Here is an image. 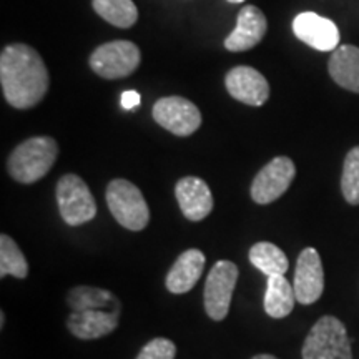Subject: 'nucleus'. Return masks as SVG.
Wrapping results in <instances>:
<instances>
[{
	"label": "nucleus",
	"instance_id": "nucleus-1",
	"mask_svg": "<svg viewBox=\"0 0 359 359\" xmlns=\"http://www.w3.org/2000/svg\"><path fill=\"white\" fill-rule=\"evenodd\" d=\"M0 83L8 105L19 110L32 109L48 90L47 65L29 45H7L0 53Z\"/></svg>",
	"mask_w": 359,
	"mask_h": 359
},
{
	"label": "nucleus",
	"instance_id": "nucleus-2",
	"mask_svg": "<svg viewBox=\"0 0 359 359\" xmlns=\"http://www.w3.org/2000/svg\"><path fill=\"white\" fill-rule=\"evenodd\" d=\"M58 156V145L50 137H34L13 148L7 172L22 185L39 182L50 172Z\"/></svg>",
	"mask_w": 359,
	"mask_h": 359
},
{
	"label": "nucleus",
	"instance_id": "nucleus-3",
	"mask_svg": "<svg viewBox=\"0 0 359 359\" xmlns=\"http://www.w3.org/2000/svg\"><path fill=\"white\" fill-rule=\"evenodd\" d=\"M302 356L303 359H353L346 326L334 316L320 318L304 339Z\"/></svg>",
	"mask_w": 359,
	"mask_h": 359
},
{
	"label": "nucleus",
	"instance_id": "nucleus-4",
	"mask_svg": "<svg viewBox=\"0 0 359 359\" xmlns=\"http://www.w3.org/2000/svg\"><path fill=\"white\" fill-rule=\"evenodd\" d=\"M107 205L114 218L130 231L145 230L150 222V208L140 188L123 178L111 180L107 187Z\"/></svg>",
	"mask_w": 359,
	"mask_h": 359
},
{
	"label": "nucleus",
	"instance_id": "nucleus-5",
	"mask_svg": "<svg viewBox=\"0 0 359 359\" xmlns=\"http://www.w3.org/2000/svg\"><path fill=\"white\" fill-rule=\"evenodd\" d=\"M55 195L58 212L69 226H80L95 218V198L79 175L67 173L58 180Z\"/></svg>",
	"mask_w": 359,
	"mask_h": 359
},
{
	"label": "nucleus",
	"instance_id": "nucleus-6",
	"mask_svg": "<svg viewBox=\"0 0 359 359\" xmlns=\"http://www.w3.org/2000/svg\"><path fill=\"white\" fill-rule=\"evenodd\" d=\"M142 62L140 48L128 40H115L97 47L88 64L102 79L116 80L132 75Z\"/></svg>",
	"mask_w": 359,
	"mask_h": 359
},
{
	"label": "nucleus",
	"instance_id": "nucleus-7",
	"mask_svg": "<svg viewBox=\"0 0 359 359\" xmlns=\"http://www.w3.org/2000/svg\"><path fill=\"white\" fill-rule=\"evenodd\" d=\"M238 266L233 262L222 259L210 269L205 283V311L213 321H223L230 313V304L238 281Z\"/></svg>",
	"mask_w": 359,
	"mask_h": 359
},
{
	"label": "nucleus",
	"instance_id": "nucleus-8",
	"mask_svg": "<svg viewBox=\"0 0 359 359\" xmlns=\"http://www.w3.org/2000/svg\"><path fill=\"white\" fill-rule=\"evenodd\" d=\"M151 116L161 128L177 135V137H190L201 125L198 107L178 95L163 97L156 100Z\"/></svg>",
	"mask_w": 359,
	"mask_h": 359
},
{
	"label": "nucleus",
	"instance_id": "nucleus-9",
	"mask_svg": "<svg viewBox=\"0 0 359 359\" xmlns=\"http://www.w3.org/2000/svg\"><path fill=\"white\" fill-rule=\"evenodd\" d=\"M296 177V167L288 156H276L259 170L251 183V198L258 205H269L281 198Z\"/></svg>",
	"mask_w": 359,
	"mask_h": 359
},
{
	"label": "nucleus",
	"instance_id": "nucleus-10",
	"mask_svg": "<svg viewBox=\"0 0 359 359\" xmlns=\"http://www.w3.org/2000/svg\"><path fill=\"white\" fill-rule=\"evenodd\" d=\"M293 288L296 294V302L306 304L316 303L325 291V271L323 263L314 248H304L298 257L294 271Z\"/></svg>",
	"mask_w": 359,
	"mask_h": 359
},
{
	"label": "nucleus",
	"instance_id": "nucleus-11",
	"mask_svg": "<svg viewBox=\"0 0 359 359\" xmlns=\"http://www.w3.org/2000/svg\"><path fill=\"white\" fill-rule=\"evenodd\" d=\"M293 32L314 50L333 52L339 45V30L334 22L314 12H302L296 15Z\"/></svg>",
	"mask_w": 359,
	"mask_h": 359
},
{
	"label": "nucleus",
	"instance_id": "nucleus-12",
	"mask_svg": "<svg viewBox=\"0 0 359 359\" xmlns=\"http://www.w3.org/2000/svg\"><path fill=\"white\" fill-rule=\"evenodd\" d=\"M228 93L250 107H262L269 98V83L263 74L248 65L231 69L224 77Z\"/></svg>",
	"mask_w": 359,
	"mask_h": 359
},
{
	"label": "nucleus",
	"instance_id": "nucleus-13",
	"mask_svg": "<svg viewBox=\"0 0 359 359\" xmlns=\"http://www.w3.org/2000/svg\"><path fill=\"white\" fill-rule=\"evenodd\" d=\"M268 30L264 13L255 6H246L238 13L235 30L224 39V48L230 52H245L257 47Z\"/></svg>",
	"mask_w": 359,
	"mask_h": 359
},
{
	"label": "nucleus",
	"instance_id": "nucleus-14",
	"mask_svg": "<svg viewBox=\"0 0 359 359\" xmlns=\"http://www.w3.org/2000/svg\"><path fill=\"white\" fill-rule=\"evenodd\" d=\"M175 196L180 210L190 222H201L212 213L213 195L205 180L198 177H185L178 180L175 187Z\"/></svg>",
	"mask_w": 359,
	"mask_h": 359
},
{
	"label": "nucleus",
	"instance_id": "nucleus-15",
	"mask_svg": "<svg viewBox=\"0 0 359 359\" xmlns=\"http://www.w3.org/2000/svg\"><path fill=\"white\" fill-rule=\"evenodd\" d=\"M120 311L107 309H85L72 311L67 318V327L79 339H98L110 334L118 326Z\"/></svg>",
	"mask_w": 359,
	"mask_h": 359
},
{
	"label": "nucleus",
	"instance_id": "nucleus-16",
	"mask_svg": "<svg viewBox=\"0 0 359 359\" xmlns=\"http://www.w3.org/2000/svg\"><path fill=\"white\" fill-rule=\"evenodd\" d=\"M206 258L200 250L191 248L183 251L180 257L175 259L173 266L170 268L165 286L170 293L185 294L196 286V283L203 275Z\"/></svg>",
	"mask_w": 359,
	"mask_h": 359
},
{
	"label": "nucleus",
	"instance_id": "nucleus-17",
	"mask_svg": "<svg viewBox=\"0 0 359 359\" xmlns=\"http://www.w3.org/2000/svg\"><path fill=\"white\" fill-rule=\"evenodd\" d=\"M327 70L339 87L359 93V47L341 45L336 48L331 53Z\"/></svg>",
	"mask_w": 359,
	"mask_h": 359
},
{
	"label": "nucleus",
	"instance_id": "nucleus-18",
	"mask_svg": "<svg viewBox=\"0 0 359 359\" xmlns=\"http://www.w3.org/2000/svg\"><path fill=\"white\" fill-rule=\"evenodd\" d=\"M296 294L293 285L285 276H268L264 293V311L273 320H281L293 311Z\"/></svg>",
	"mask_w": 359,
	"mask_h": 359
},
{
	"label": "nucleus",
	"instance_id": "nucleus-19",
	"mask_svg": "<svg viewBox=\"0 0 359 359\" xmlns=\"http://www.w3.org/2000/svg\"><path fill=\"white\" fill-rule=\"evenodd\" d=\"M67 304L72 311H85V309H107V311H120L118 298L109 290L95 288V286H75L69 291Z\"/></svg>",
	"mask_w": 359,
	"mask_h": 359
},
{
	"label": "nucleus",
	"instance_id": "nucleus-20",
	"mask_svg": "<svg viewBox=\"0 0 359 359\" xmlns=\"http://www.w3.org/2000/svg\"><path fill=\"white\" fill-rule=\"evenodd\" d=\"M250 262L266 276H285L290 262L281 248L269 241H259L250 248Z\"/></svg>",
	"mask_w": 359,
	"mask_h": 359
},
{
	"label": "nucleus",
	"instance_id": "nucleus-21",
	"mask_svg": "<svg viewBox=\"0 0 359 359\" xmlns=\"http://www.w3.org/2000/svg\"><path fill=\"white\" fill-rule=\"evenodd\" d=\"M92 7L103 20L118 29H130L138 20L133 0H92Z\"/></svg>",
	"mask_w": 359,
	"mask_h": 359
},
{
	"label": "nucleus",
	"instance_id": "nucleus-22",
	"mask_svg": "<svg viewBox=\"0 0 359 359\" xmlns=\"http://www.w3.org/2000/svg\"><path fill=\"white\" fill-rule=\"evenodd\" d=\"M29 275V263L19 245L8 235H0V278L15 276L24 280Z\"/></svg>",
	"mask_w": 359,
	"mask_h": 359
},
{
	"label": "nucleus",
	"instance_id": "nucleus-23",
	"mask_svg": "<svg viewBox=\"0 0 359 359\" xmlns=\"http://www.w3.org/2000/svg\"><path fill=\"white\" fill-rule=\"evenodd\" d=\"M341 191L349 205H359V147L351 148L344 158Z\"/></svg>",
	"mask_w": 359,
	"mask_h": 359
},
{
	"label": "nucleus",
	"instance_id": "nucleus-24",
	"mask_svg": "<svg viewBox=\"0 0 359 359\" xmlns=\"http://www.w3.org/2000/svg\"><path fill=\"white\" fill-rule=\"evenodd\" d=\"M177 356V346L172 339L155 338L143 346L135 359H175Z\"/></svg>",
	"mask_w": 359,
	"mask_h": 359
},
{
	"label": "nucleus",
	"instance_id": "nucleus-25",
	"mask_svg": "<svg viewBox=\"0 0 359 359\" xmlns=\"http://www.w3.org/2000/svg\"><path fill=\"white\" fill-rule=\"evenodd\" d=\"M140 93L135 92V90H127V92L122 93V107L125 110H133L135 107L140 105Z\"/></svg>",
	"mask_w": 359,
	"mask_h": 359
},
{
	"label": "nucleus",
	"instance_id": "nucleus-26",
	"mask_svg": "<svg viewBox=\"0 0 359 359\" xmlns=\"http://www.w3.org/2000/svg\"><path fill=\"white\" fill-rule=\"evenodd\" d=\"M251 359H278V358L273 356V354H257V356H253Z\"/></svg>",
	"mask_w": 359,
	"mask_h": 359
},
{
	"label": "nucleus",
	"instance_id": "nucleus-27",
	"mask_svg": "<svg viewBox=\"0 0 359 359\" xmlns=\"http://www.w3.org/2000/svg\"><path fill=\"white\" fill-rule=\"evenodd\" d=\"M4 325H6V313H0V327L4 330Z\"/></svg>",
	"mask_w": 359,
	"mask_h": 359
},
{
	"label": "nucleus",
	"instance_id": "nucleus-28",
	"mask_svg": "<svg viewBox=\"0 0 359 359\" xmlns=\"http://www.w3.org/2000/svg\"><path fill=\"white\" fill-rule=\"evenodd\" d=\"M228 2H230V4H241V2H245V0H228Z\"/></svg>",
	"mask_w": 359,
	"mask_h": 359
}]
</instances>
